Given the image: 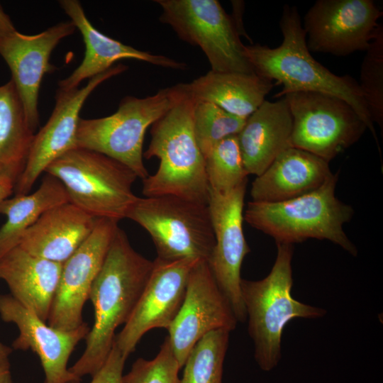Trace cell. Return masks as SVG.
Wrapping results in <instances>:
<instances>
[{"label":"cell","mask_w":383,"mask_h":383,"mask_svg":"<svg viewBox=\"0 0 383 383\" xmlns=\"http://www.w3.org/2000/svg\"><path fill=\"white\" fill-rule=\"evenodd\" d=\"M13 348L0 342V383H13L10 355Z\"/></svg>","instance_id":"33"},{"label":"cell","mask_w":383,"mask_h":383,"mask_svg":"<svg viewBox=\"0 0 383 383\" xmlns=\"http://www.w3.org/2000/svg\"><path fill=\"white\" fill-rule=\"evenodd\" d=\"M59 3L70 21L79 30L85 44V54L72 73L59 82L58 89L70 90L77 88L83 80L106 71L116 62L123 59L136 60L175 70L187 68L184 62L138 50L103 34L91 23L79 1L62 0Z\"/></svg>","instance_id":"19"},{"label":"cell","mask_w":383,"mask_h":383,"mask_svg":"<svg viewBox=\"0 0 383 383\" xmlns=\"http://www.w3.org/2000/svg\"><path fill=\"white\" fill-rule=\"evenodd\" d=\"M246 186L245 182L226 193L210 190L208 203L215 245L207 262L238 322L241 323L247 316L241 294L240 270L250 252L243 228Z\"/></svg>","instance_id":"11"},{"label":"cell","mask_w":383,"mask_h":383,"mask_svg":"<svg viewBox=\"0 0 383 383\" xmlns=\"http://www.w3.org/2000/svg\"><path fill=\"white\" fill-rule=\"evenodd\" d=\"M16 29L11 18L0 4V40L14 33Z\"/></svg>","instance_id":"35"},{"label":"cell","mask_w":383,"mask_h":383,"mask_svg":"<svg viewBox=\"0 0 383 383\" xmlns=\"http://www.w3.org/2000/svg\"><path fill=\"white\" fill-rule=\"evenodd\" d=\"M186 92V83H179L144 98L127 96L111 116L92 119L80 118L76 145L118 161L143 180L149 175L143 160L146 130Z\"/></svg>","instance_id":"6"},{"label":"cell","mask_w":383,"mask_h":383,"mask_svg":"<svg viewBox=\"0 0 383 383\" xmlns=\"http://www.w3.org/2000/svg\"><path fill=\"white\" fill-rule=\"evenodd\" d=\"M238 323L207 261H198L190 272L182 306L167 329V337L181 369L202 337L218 329L232 331Z\"/></svg>","instance_id":"14"},{"label":"cell","mask_w":383,"mask_h":383,"mask_svg":"<svg viewBox=\"0 0 383 383\" xmlns=\"http://www.w3.org/2000/svg\"><path fill=\"white\" fill-rule=\"evenodd\" d=\"M382 16L372 0H318L304 18L308 49L335 56L366 52Z\"/></svg>","instance_id":"12"},{"label":"cell","mask_w":383,"mask_h":383,"mask_svg":"<svg viewBox=\"0 0 383 383\" xmlns=\"http://www.w3.org/2000/svg\"><path fill=\"white\" fill-rule=\"evenodd\" d=\"M246 119L231 114L214 104L196 101L194 110V132L204 157L223 139L238 135Z\"/></svg>","instance_id":"29"},{"label":"cell","mask_w":383,"mask_h":383,"mask_svg":"<svg viewBox=\"0 0 383 383\" xmlns=\"http://www.w3.org/2000/svg\"><path fill=\"white\" fill-rule=\"evenodd\" d=\"M160 21L178 37L199 47L212 71L255 73L231 16L217 0H156Z\"/></svg>","instance_id":"9"},{"label":"cell","mask_w":383,"mask_h":383,"mask_svg":"<svg viewBox=\"0 0 383 383\" xmlns=\"http://www.w3.org/2000/svg\"><path fill=\"white\" fill-rule=\"evenodd\" d=\"M230 332L211 331L195 344L182 367L179 383H222Z\"/></svg>","instance_id":"27"},{"label":"cell","mask_w":383,"mask_h":383,"mask_svg":"<svg viewBox=\"0 0 383 383\" xmlns=\"http://www.w3.org/2000/svg\"><path fill=\"white\" fill-rule=\"evenodd\" d=\"M45 172L62 182L70 203L96 218L119 221L138 198L133 191L136 174L118 161L91 150L72 148L51 162Z\"/></svg>","instance_id":"7"},{"label":"cell","mask_w":383,"mask_h":383,"mask_svg":"<svg viewBox=\"0 0 383 383\" xmlns=\"http://www.w3.org/2000/svg\"><path fill=\"white\" fill-rule=\"evenodd\" d=\"M70 202L67 192L56 177L46 174L33 193L15 195L0 203L6 221L0 228V259L18 246L24 233L48 210Z\"/></svg>","instance_id":"25"},{"label":"cell","mask_w":383,"mask_h":383,"mask_svg":"<svg viewBox=\"0 0 383 383\" xmlns=\"http://www.w3.org/2000/svg\"><path fill=\"white\" fill-rule=\"evenodd\" d=\"M126 218L149 233L161 260L207 261L215 245L206 204L172 195L138 196Z\"/></svg>","instance_id":"8"},{"label":"cell","mask_w":383,"mask_h":383,"mask_svg":"<svg viewBox=\"0 0 383 383\" xmlns=\"http://www.w3.org/2000/svg\"><path fill=\"white\" fill-rule=\"evenodd\" d=\"M333 172L329 162L302 149L289 147L252 183V201L279 202L321 187Z\"/></svg>","instance_id":"20"},{"label":"cell","mask_w":383,"mask_h":383,"mask_svg":"<svg viewBox=\"0 0 383 383\" xmlns=\"http://www.w3.org/2000/svg\"><path fill=\"white\" fill-rule=\"evenodd\" d=\"M279 27L283 39L278 47L272 48L260 44L244 46L245 55L255 73L283 85L274 98L279 99L298 91L337 96L355 111L380 150L374 126L358 82L350 75L333 74L312 57L296 7L284 6Z\"/></svg>","instance_id":"2"},{"label":"cell","mask_w":383,"mask_h":383,"mask_svg":"<svg viewBox=\"0 0 383 383\" xmlns=\"http://www.w3.org/2000/svg\"><path fill=\"white\" fill-rule=\"evenodd\" d=\"M96 218L68 202L45 212L18 246L28 253L64 263L93 231Z\"/></svg>","instance_id":"21"},{"label":"cell","mask_w":383,"mask_h":383,"mask_svg":"<svg viewBox=\"0 0 383 383\" xmlns=\"http://www.w3.org/2000/svg\"><path fill=\"white\" fill-rule=\"evenodd\" d=\"M126 359L113 343L107 359L101 367L91 377L89 383H122Z\"/></svg>","instance_id":"32"},{"label":"cell","mask_w":383,"mask_h":383,"mask_svg":"<svg viewBox=\"0 0 383 383\" xmlns=\"http://www.w3.org/2000/svg\"><path fill=\"white\" fill-rule=\"evenodd\" d=\"M276 84L256 73L209 71L187 83L196 101L216 104L225 111L247 119L255 112Z\"/></svg>","instance_id":"24"},{"label":"cell","mask_w":383,"mask_h":383,"mask_svg":"<svg viewBox=\"0 0 383 383\" xmlns=\"http://www.w3.org/2000/svg\"><path fill=\"white\" fill-rule=\"evenodd\" d=\"M339 173H332L316 189L279 202L250 201L244 220L273 238L276 243L293 244L310 238L329 240L353 256L355 245L344 231L353 208L335 196Z\"/></svg>","instance_id":"4"},{"label":"cell","mask_w":383,"mask_h":383,"mask_svg":"<svg viewBox=\"0 0 383 383\" xmlns=\"http://www.w3.org/2000/svg\"><path fill=\"white\" fill-rule=\"evenodd\" d=\"M233 13L231 16L233 22L236 26V28L240 34V35H244L246 38L250 40L245 33V29L243 24V6L244 4L242 1H233Z\"/></svg>","instance_id":"36"},{"label":"cell","mask_w":383,"mask_h":383,"mask_svg":"<svg viewBox=\"0 0 383 383\" xmlns=\"http://www.w3.org/2000/svg\"><path fill=\"white\" fill-rule=\"evenodd\" d=\"M196 102L187 87L184 95L151 126L150 142L143 156L155 157L160 164L153 174L143 180L145 197L172 195L208 205L205 158L194 132Z\"/></svg>","instance_id":"3"},{"label":"cell","mask_w":383,"mask_h":383,"mask_svg":"<svg viewBox=\"0 0 383 383\" xmlns=\"http://www.w3.org/2000/svg\"><path fill=\"white\" fill-rule=\"evenodd\" d=\"M180 370L166 336L157 355L152 360L138 358L123 375L122 383H179Z\"/></svg>","instance_id":"31"},{"label":"cell","mask_w":383,"mask_h":383,"mask_svg":"<svg viewBox=\"0 0 383 383\" xmlns=\"http://www.w3.org/2000/svg\"><path fill=\"white\" fill-rule=\"evenodd\" d=\"M277 256L263 279H242L241 294L248 318V334L253 341L254 357L265 372L275 368L281 359V341L286 325L297 318H317L326 310L297 301L292 296L293 245L277 243Z\"/></svg>","instance_id":"5"},{"label":"cell","mask_w":383,"mask_h":383,"mask_svg":"<svg viewBox=\"0 0 383 383\" xmlns=\"http://www.w3.org/2000/svg\"><path fill=\"white\" fill-rule=\"evenodd\" d=\"M152 267L153 261L135 251L118 228L90 291L94 321L85 338L84 353L69 368L71 372L80 378L92 377L101 367L112 348L116 328L129 319Z\"/></svg>","instance_id":"1"},{"label":"cell","mask_w":383,"mask_h":383,"mask_svg":"<svg viewBox=\"0 0 383 383\" xmlns=\"http://www.w3.org/2000/svg\"><path fill=\"white\" fill-rule=\"evenodd\" d=\"M72 21L58 23L35 35L18 30L0 40V55L11 73L28 123L33 132L39 126L38 95L43 77L55 71L52 52L75 30Z\"/></svg>","instance_id":"18"},{"label":"cell","mask_w":383,"mask_h":383,"mask_svg":"<svg viewBox=\"0 0 383 383\" xmlns=\"http://www.w3.org/2000/svg\"><path fill=\"white\" fill-rule=\"evenodd\" d=\"M292 117L285 97L265 99L237 135L248 174L260 175L279 153L292 147Z\"/></svg>","instance_id":"22"},{"label":"cell","mask_w":383,"mask_h":383,"mask_svg":"<svg viewBox=\"0 0 383 383\" xmlns=\"http://www.w3.org/2000/svg\"><path fill=\"white\" fill-rule=\"evenodd\" d=\"M367 107L373 123L383 128V26H378L366 50L360 82Z\"/></svg>","instance_id":"30"},{"label":"cell","mask_w":383,"mask_h":383,"mask_svg":"<svg viewBox=\"0 0 383 383\" xmlns=\"http://www.w3.org/2000/svg\"><path fill=\"white\" fill-rule=\"evenodd\" d=\"M118 221L96 218L95 227L80 247L62 263L60 277L47 323L73 330L81 326L85 302L119 228Z\"/></svg>","instance_id":"16"},{"label":"cell","mask_w":383,"mask_h":383,"mask_svg":"<svg viewBox=\"0 0 383 383\" xmlns=\"http://www.w3.org/2000/svg\"><path fill=\"white\" fill-rule=\"evenodd\" d=\"M127 69L122 64L89 79L82 88L57 89L55 105L47 123L35 134L25 167L17 179L13 193L26 195L40 175L54 160L76 145L80 111L91 93L106 80Z\"/></svg>","instance_id":"15"},{"label":"cell","mask_w":383,"mask_h":383,"mask_svg":"<svg viewBox=\"0 0 383 383\" xmlns=\"http://www.w3.org/2000/svg\"><path fill=\"white\" fill-rule=\"evenodd\" d=\"M198 261L157 257L153 260L151 274L134 310L114 338V344L126 358L147 332L169 328L182 306L190 272Z\"/></svg>","instance_id":"13"},{"label":"cell","mask_w":383,"mask_h":383,"mask_svg":"<svg viewBox=\"0 0 383 383\" xmlns=\"http://www.w3.org/2000/svg\"><path fill=\"white\" fill-rule=\"evenodd\" d=\"M204 158L211 191L226 193L248 182L237 135L218 142Z\"/></svg>","instance_id":"28"},{"label":"cell","mask_w":383,"mask_h":383,"mask_svg":"<svg viewBox=\"0 0 383 383\" xmlns=\"http://www.w3.org/2000/svg\"><path fill=\"white\" fill-rule=\"evenodd\" d=\"M62 264L34 256L16 246L0 259V279L18 303L48 321Z\"/></svg>","instance_id":"23"},{"label":"cell","mask_w":383,"mask_h":383,"mask_svg":"<svg viewBox=\"0 0 383 383\" xmlns=\"http://www.w3.org/2000/svg\"><path fill=\"white\" fill-rule=\"evenodd\" d=\"M292 117L291 146L329 162L367 129L355 111L332 95L298 91L284 96Z\"/></svg>","instance_id":"10"},{"label":"cell","mask_w":383,"mask_h":383,"mask_svg":"<svg viewBox=\"0 0 383 383\" xmlns=\"http://www.w3.org/2000/svg\"><path fill=\"white\" fill-rule=\"evenodd\" d=\"M16 182V179L10 174L0 175V203L13 193Z\"/></svg>","instance_id":"34"},{"label":"cell","mask_w":383,"mask_h":383,"mask_svg":"<svg viewBox=\"0 0 383 383\" xmlns=\"http://www.w3.org/2000/svg\"><path fill=\"white\" fill-rule=\"evenodd\" d=\"M0 317L18 328L19 333L12 343L13 350L30 349L39 357L45 374L44 383L80 382L82 378L71 372L67 364L75 347L90 330L86 322L70 331L53 328L11 294L0 295Z\"/></svg>","instance_id":"17"},{"label":"cell","mask_w":383,"mask_h":383,"mask_svg":"<svg viewBox=\"0 0 383 383\" xmlns=\"http://www.w3.org/2000/svg\"><path fill=\"white\" fill-rule=\"evenodd\" d=\"M34 136L16 87L10 79L0 86V175L10 174L17 181L25 167Z\"/></svg>","instance_id":"26"}]
</instances>
